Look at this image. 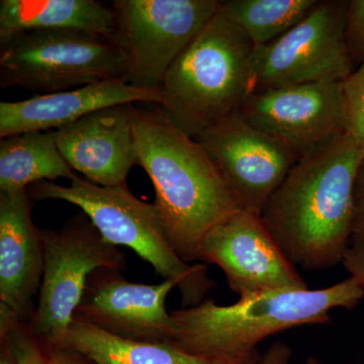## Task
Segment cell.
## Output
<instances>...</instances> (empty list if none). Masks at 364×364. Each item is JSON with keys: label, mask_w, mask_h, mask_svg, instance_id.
I'll return each instance as SVG.
<instances>
[{"label": "cell", "mask_w": 364, "mask_h": 364, "mask_svg": "<svg viewBox=\"0 0 364 364\" xmlns=\"http://www.w3.org/2000/svg\"><path fill=\"white\" fill-rule=\"evenodd\" d=\"M254 48L219 9L167 71L158 107L193 138L237 114L252 95Z\"/></svg>", "instance_id": "obj_4"}, {"label": "cell", "mask_w": 364, "mask_h": 364, "mask_svg": "<svg viewBox=\"0 0 364 364\" xmlns=\"http://www.w3.org/2000/svg\"><path fill=\"white\" fill-rule=\"evenodd\" d=\"M347 4L344 0H321L298 26L254 48L252 93L348 77L354 67L345 43Z\"/></svg>", "instance_id": "obj_9"}, {"label": "cell", "mask_w": 364, "mask_h": 364, "mask_svg": "<svg viewBox=\"0 0 364 364\" xmlns=\"http://www.w3.org/2000/svg\"><path fill=\"white\" fill-rule=\"evenodd\" d=\"M198 260L221 268L230 289L240 299L310 289L260 215L247 210L215 228L203 242Z\"/></svg>", "instance_id": "obj_11"}, {"label": "cell", "mask_w": 364, "mask_h": 364, "mask_svg": "<svg viewBox=\"0 0 364 364\" xmlns=\"http://www.w3.org/2000/svg\"><path fill=\"white\" fill-rule=\"evenodd\" d=\"M363 158V148L344 134L299 159L263 208V224L296 267L316 272L342 263Z\"/></svg>", "instance_id": "obj_1"}, {"label": "cell", "mask_w": 364, "mask_h": 364, "mask_svg": "<svg viewBox=\"0 0 364 364\" xmlns=\"http://www.w3.org/2000/svg\"><path fill=\"white\" fill-rule=\"evenodd\" d=\"M352 239L364 242V158L359 165L354 186L353 229Z\"/></svg>", "instance_id": "obj_24"}, {"label": "cell", "mask_w": 364, "mask_h": 364, "mask_svg": "<svg viewBox=\"0 0 364 364\" xmlns=\"http://www.w3.org/2000/svg\"><path fill=\"white\" fill-rule=\"evenodd\" d=\"M134 132L136 165L154 186L170 243L182 260H198L208 235L243 208L205 148L158 105L136 107Z\"/></svg>", "instance_id": "obj_2"}, {"label": "cell", "mask_w": 364, "mask_h": 364, "mask_svg": "<svg viewBox=\"0 0 364 364\" xmlns=\"http://www.w3.org/2000/svg\"><path fill=\"white\" fill-rule=\"evenodd\" d=\"M291 355L293 351L289 345L275 342L260 356L256 364H289Z\"/></svg>", "instance_id": "obj_26"}, {"label": "cell", "mask_w": 364, "mask_h": 364, "mask_svg": "<svg viewBox=\"0 0 364 364\" xmlns=\"http://www.w3.org/2000/svg\"><path fill=\"white\" fill-rule=\"evenodd\" d=\"M301 364H325L323 363L322 361L318 360V359L315 358H309L306 361H304Z\"/></svg>", "instance_id": "obj_28"}, {"label": "cell", "mask_w": 364, "mask_h": 364, "mask_svg": "<svg viewBox=\"0 0 364 364\" xmlns=\"http://www.w3.org/2000/svg\"><path fill=\"white\" fill-rule=\"evenodd\" d=\"M58 348L85 356L95 364H223L198 358L167 342L127 339L75 316Z\"/></svg>", "instance_id": "obj_18"}, {"label": "cell", "mask_w": 364, "mask_h": 364, "mask_svg": "<svg viewBox=\"0 0 364 364\" xmlns=\"http://www.w3.org/2000/svg\"><path fill=\"white\" fill-rule=\"evenodd\" d=\"M239 114L301 159L344 135L342 81H318L252 93Z\"/></svg>", "instance_id": "obj_10"}, {"label": "cell", "mask_w": 364, "mask_h": 364, "mask_svg": "<svg viewBox=\"0 0 364 364\" xmlns=\"http://www.w3.org/2000/svg\"><path fill=\"white\" fill-rule=\"evenodd\" d=\"M76 31L114 40L112 4L97 0H1L0 45L33 31Z\"/></svg>", "instance_id": "obj_17"}, {"label": "cell", "mask_w": 364, "mask_h": 364, "mask_svg": "<svg viewBox=\"0 0 364 364\" xmlns=\"http://www.w3.org/2000/svg\"><path fill=\"white\" fill-rule=\"evenodd\" d=\"M20 318L1 309V336L18 364H83L78 354L51 345H41L18 325Z\"/></svg>", "instance_id": "obj_21"}, {"label": "cell", "mask_w": 364, "mask_h": 364, "mask_svg": "<svg viewBox=\"0 0 364 364\" xmlns=\"http://www.w3.org/2000/svg\"><path fill=\"white\" fill-rule=\"evenodd\" d=\"M205 148L242 208L261 215L299 158L256 130L239 112L195 136Z\"/></svg>", "instance_id": "obj_12"}, {"label": "cell", "mask_w": 364, "mask_h": 364, "mask_svg": "<svg viewBox=\"0 0 364 364\" xmlns=\"http://www.w3.org/2000/svg\"><path fill=\"white\" fill-rule=\"evenodd\" d=\"M74 176L60 152L55 131L26 132L0 140V191Z\"/></svg>", "instance_id": "obj_19"}, {"label": "cell", "mask_w": 364, "mask_h": 364, "mask_svg": "<svg viewBox=\"0 0 364 364\" xmlns=\"http://www.w3.org/2000/svg\"><path fill=\"white\" fill-rule=\"evenodd\" d=\"M69 186L41 181L28 186L31 200H64L82 210L102 238L126 246L149 262L164 279L174 280L184 306L200 304L212 286L205 265H189L170 243L154 205L144 203L127 188L100 186L79 176Z\"/></svg>", "instance_id": "obj_5"}, {"label": "cell", "mask_w": 364, "mask_h": 364, "mask_svg": "<svg viewBox=\"0 0 364 364\" xmlns=\"http://www.w3.org/2000/svg\"><path fill=\"white\" fill-rule=\"evenodd\" d=\"M345 133L364 150V62L342 81Z\"/></svg>", "instance_id": "obj_22"}, {"label": "cell", "mask_w": 364, "mask_h": 364, "mask_svg": "<svg viewBox=\"0 0 364 364\" xmlns=\"http://www.w3.org/2000/svg\"><path fill=\"white\" fill-rule=\"evenodd\" d=\"M341 264L364 291V242L352 239Z\"/></svg>", "instance_id": "obj_25"}, {"label": "cell", "mask_w": 364, "mask_h": 364, "mask_svg": "<svg viewBox=\"0 0 364 364\" xmlns=\"http://www.w3.org/2000/svg\"><path fill=\"white\" fill-rule=\"evenodd\" d=\"M41 235L44 269L32 331L44 343L58 347L75 318L91 273L100 268L119 269L124 258L85 214L60 231H41Z\"/></svg>", "instance_id": "obj_7"}, {"label": "cell", "mask_w": 364, "mask_h": 364, "mask_svg": "<svg viewBox=\"0 0 364 364\" xmlns=\"http://www.w3.org/2000/svg\"><path fill=\"white\" fill-rule=\"evenodd\" d=\"M161 87L140 88L126 79L0 102V138L33 131H56L91 112L124 104L159 105Z\"/></svg>", "instance_id": "obj_15"}, {"label": "cell", "mask_w": 364, "mask_h": 364, "mask_svg": "<svg viewBox=\"0 0 364 364\" xmlns=\"http://www.w3.org/2000/svg\"><path fill=\"white\" fill-rule=\"evenodd\" d=\"M318 4L320 0H225L220 9L257 47L298 26Z\"/></svg>", "instance_id": "obj_20"}, {"label": "cell", "mask_w": 364, "mask_h": 364, "mask_svg": "<svg viewBox=\"0 0 364 364\" xmlns=\"http://www.w3.org/2000/svg\"><path fill=\"white\" fill-rule=\"evenodd\" d=\"M344 36L352 65L358 68L364 62V0L348 1Z\"/></svg>", "instance_id": "obj_23"}, {"label": "cell", "mask_w": 364, "mask_h": 364, "mask_svg": "<svg viewBox=\"0 0 364 364\" xmlns=\"http://www.w3.org/2000/svg\"><path fill=\"white\" fill-rule=\"evenodd\" d=\"M135 104L105 107L55 131L60 152L73 171L100 186L126 184L136 165Z\"/></svg>", "instance_id": "obj_13"}, {"label": "cell", "mask_w": 364, "mask_h": 364, "mask_svg": "<svg viewBox=\"0 0 364 364\" xmlns=\"http://www.w3.org/2000/svg\"><path fill=\"white\" fill-rule=\"evenodd\" d=\"M0 364H18L16 363V359H14L13 353L9 350V346L6 344V350L1 355V360Z\"/></svg>", "instance_id": "obj_27"}, {"label": "cell", "mask_w": 364, "mask_h": 364, "mask_svg": "<svg viewBox=\"0 0 364 364\" xmlns=\"http://www.w3.org/2000/svg\"><path fill=\"white\" fill-rule=\"evenodd\" d=\"M176 287L174 280L152 286L105 274L86 286L88 294L79 306L78 316L124 338L171 343L176 324L165 301Z\"/></svg>", "instance_id": "obj_14"}, {"label": "cell", "mask_w": 364, "mask_h": 364, "mask_svg": "<svg viewBox=\"0 0 364 364\" xmlns=\"http://www.w3.org/2000/svg\"><path fill=\"white\" fill-rule=\"evenodd\" d=\"M363 298V287L349 277L324 289L258 294L230 306L207 299L171 313V343L223 364H256L263 340L299 326L329 324L333 310H351Z\"/></svg>", "instance_id": "obj_3"}, {"label": "cell", "mask_w": 364, "mask_h": 364, "mask_svg": "<svg viewBox=\"0 0 364 364\" xmlns=\"http://www.w3.org/2000/svg\"><path fill=\"white\" fill-rule=\"evenodd\" d=\"M126 79V58L116 41L76 31H33L0 45V87L36 95Z\"/></svg>", "instance_id": "obj_6"}, {"label": "cell", "mask_w": 364, "mask_h": 364, "mask_svg": "<svg viewBox=\"0 0 364 364\" xmlns=\"http://www.w3.org/2000/svg\"><path fill=\"white\" fill-rule=\"evenodd\" d=\"M28 189L0 191V299L18 318L33 315L44 269L41 230L33 226Z\"/></svg>", "instance_id": "obj_16"}, {"label": "cell", "mask_w": 364, "mask_h": 364, "mask_svg": "<svg viewBox=\"0 0 364 364\" xmlns=\"http://www.w3.org/2000/svg\"><path fill=\"white\" fill-rule=\"evenodd\" d=\"M114 40L126 58L127 81L161 87L173 62L220 9L218 0H114Z\"/></svg>", "instance_id": "obj_8"}]
</instances>
